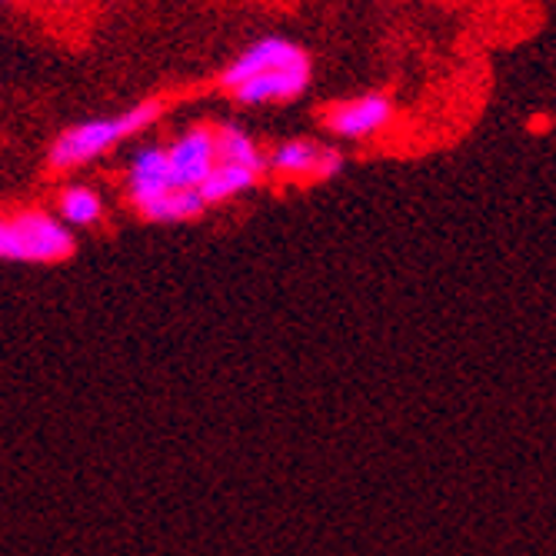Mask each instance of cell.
Masks as SVG:
<instances>
[{
  "mask_svg": "<svg viewBox=\"0 0 556 556\" xmlns=\"http://www.w3.org/2000/svg\"><path fill=\"white\" fill-rule=\"evenodd\" d=\"M393 117V104L383 93H367L357 100H346V104H337L324 114V124L330 134L346 137V140H364L380 134Z\"/></svg>",
  "mask_w": 556,
  "mask_h": 556,
  "instance_id": "5b68a950",
  "label": "cell"
},
{
  "mask_svg": "<svg viewBox=\"0 0 556 556\" xmlns=\"http://www.w3.org/2000/svg\"><path fill=\"white\" fill-rule=\"evenodd\" d=\"M311 84V61L300 64H287V67H274V71H261L254 77H247L243 84L230 87V93L240 100V104H280V100H293L307 90Z\"/></svg>",
  "mask_w": 556,
  "mask_h": 556,
  "instance_id": "277c9868",
  "label": "cell"
},
{
  "mask_svg": "<svg viewBox=\"0 0 556 556\" xmlns=\"http://www.w3.org/2000/svg\"><path fill=\"white\" fill-rule=\"evenodd\" d=\"M204 197H200L197 187H170L164 197L150 200L147 207H140L143 220H154V224H180V220H193L204 214Z\"/></svg>",
  "mask_w": 556,
  "mask_h": 556,
  "instance_id": "9c48e42d",
  "label": "cell"
},
{
  "mask_svg": "<svg viewBox=\"0 0 556 556\" xmlns=\"http://www.w3.org/2000/svg\"><path fill=\"white\" fill-rule=\"evenodd\" d=\"M71 254H74V233L64 220L40 211L0 217V261L61 264Z\"/></svg>",
  "mask_w": 556,
  "mask_h": 556,
  "instance_id": "7a4b0ae2",
  "label": "cell"
},
{
  "mask_svg": "<svg viewBox=\"0 0 556 556\" xmlns=\"http://www.w3.org/2000/svg\"><path fill=\"white\" fill-rule=\"evenodd\" d=\"M174 187L170 180V167H167V150L164 147H147L137 154V161L130 164L127 174V193H130V204L140 211L147 207L150 200L164 197Z\"/></svg>",
  "mask_w": 556,
  "mask_h": 556,
  "instance_id": "ba28073f",
  "label": "cell"
},
{
  "mask_svg": "<svg viewBox=\"0 0 556 556\" xmlns=\"http://www.w3.org/2000/svg\"><path fill=\"white\" fill-rule=\"evenodd\" d=\"M214 164H217L214 130L207 127H193L174 147H167V167H170L174 187H200Z\"/></svg>",
  "mask_w": 556,
  "mask_h": 556,
  "instance_id": "8992f818",
  "label": "cell"
},
{
  "mask_svg": "<svg viewBox=\"0 0 556 556\" xmlns=\"http://www.w3.org/2000/svg\"><path fill=\"white\" fill-rule=\"evenodd\" d=\"M0 4H8V0H0Z\"/></svg>",
  "mask_w": 556,
  "mask_h": 556,
  "instance_id": "4fadbf2b",
  "label": "cell"
},
{
  "mask_svg": "<svg viewBox=\"0 0 556 556\" xmlns=\"http://www.w3.org/2000/svg\"><path fill=\"white\" fill-rule=\"evenodd\" d=\"M214 154L220 164H240L264 174L267 170V157L261 154V147L250 140L240 127H220L214 130Z\"/></svg>",
  "mask_w": 556,
  "mask_h": 556,
  "instance_id": "8fae6325",
  "label": "cell"
},
{
  "mask_svg": "<svg viewBox=\"0 0 556 556\" xmlns=\"http://www.w3.org/2000/svg\"><path fill=\"white\" fill-rule=\"evenodd\" d=\"M104 214V204L90 187H67L61 193V220L67 227H93Z\"/></svg>",
  "mask_w": 556,
  "mask_h": 556,
  "instance_id": "7c38bea8",
  "label": "cell"
},
{
  "mask_svg": "<svg viewBox=\"0 0 556 556\" xmlns=\"http://www.w3.org/2000/svg\"><path fill=\"white\" fill-rule=\"evenodd\" d=\"M300 61H311L296 43L283 40V37H267V40H257L254 47H247L243 54L224 71V87H237L243 84L247 77H254L261 71H274V67H287V64H300Z\"/></svg>",
  "mask_w": 556,
  "mask_h": 556,
  "instance_id": "52a82bcc",
  "label": "cell"
},
{
  "mask_svg": "<svg viewBox=\"0 0 556 556\" xmlns=\"http://www.w3.org/2000/svg\"><path fill=\"white\" fill-rule=\"evenodd\" d=\"M267 167L293 180H330L343 170V154L330 147H317L311 140H287L274 150Z\"/></svg>",
  "mask_w": 556,
  "mask_h": 556,
  "instance_id": "3957f363",
  "label": "cell"
},
{
  "mask_svg": "<svg viewBox=\"0 0 556 556\" xmlns=\"http://www.w3.org/2000/svg\"><path fill=\"white\" fill-rule=\"evenodd\" d=\"M54 4H61V0H54Z\"/></svg>",
  "mask_w": 556,
  "mask_h": 556,
  "instance_id": "5bb4252c",
  "label": "cell"
},
{
  "mask_svg": "<svg viewBox=\"0 0 556 556\" xmlns=\"http://www.w3.org/2000/svg\"><path fill=\"white\" fill-rule=\"evenodd\" d=\"M161 104L157 100H147V104L121 114V117H104V121H87V124H77L71 130H64L54 147H50V167L54 170H71V167H80L93 157H100L104 150H111L114 143L127 140L130 134H140L147 130L161 117Z\"/></svg>",
  "mask_w": 556,
  "mask_h": 556,
  "instance_id": "6da1fadb",
  "label": "cell"
},
{
  "mask_svg": "<svg viewBox=\"0 0 556 556\" xmlns=\"http://www.w3.org/2000/svg\"><path fill=\"white\" fill-rule=\"evenodd\" d=\"M261 180L257 170H250V167H240V164H214L211 174L204 177V184H200V197H204V204H220V200H230L243 190H250Z\"/></svg>",
  "mask_w": 556,
  "mask_h": 556,
  "instance_id": "30bf717a",
  "label": "cell"
}]
</instances>
